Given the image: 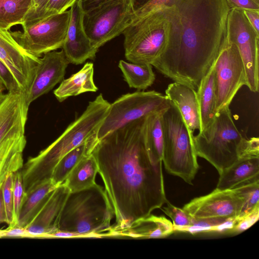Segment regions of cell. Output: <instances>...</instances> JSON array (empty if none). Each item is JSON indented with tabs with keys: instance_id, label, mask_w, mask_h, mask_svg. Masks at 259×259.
<instances>
[{
	"instance_id": "obj_19",
	"label": "cell",
	"mask_w": 259,
	"mask_h": 259,
	"mask_svg": "<svg viewBox=\"0 0 259 259\" xmlns=\"http://www.w3.org/2000/svg\"><path fill=\"white\" fill-rule=\"evenodd\" d=\"M165 96L179 110L190 134L201 130L199 110L196 92L193 89L181 83L174 82L168 85Z\"/></svg>"
},
{
	"instance_id": "obj_21",
	"label": "cell",
	"mask_w": 259,
	"mask_h": 259,
	"mask_svg": "<svg viewBox=\"0 0 259 259\" xmlns=\"http://www.w3.org/2000/svg\"><path fill=\"white\" fill-rule=\"evenodd\" d=\"M259 179V155L241 157L220 174L216 188L230 189Z\"/></svg>"
},
{
	"instance_id": "obj_46",
	"label": "cell",
	"mask_w": 259,
	"mask_h": 259,
	"mask_svg": "<svg viewBox=\"0 0 259 259\" xmlns=\"http://www.w3.org/2000/svg\"><path fill=\"white\" fill-rule=\"evenodd\" d=\"M150 0H132L134 11L137 10Z\"/></svg>"
},
{
	"instance_id": "obj_28",
	"label": "cell",
	"mask_w": 259,
	"mask_h": 259,
	"mask_svg": "<svg viewBox=\"0 0 259 259\" xmlns=\"http://www.w3.org/2000/svg\"><path fill=\"white\" fill-rule=\"evenodd\" d=\"M98 172L96 161L91 153L77 163L63 184L70 192L79 191L94 185Z\"/></svg>"
},
{
	"instance_id": "obj_34",
	"label": "cell",
	"mask_w": 259,
	"mask_h": 259,
	"mask_svg": "<svg viewBox=\"0 0 259 259\" xmlns=\"http://www.w3.org/2000/svg\"><path fill=\"white\" fill-rule=\"evenodd\" d=\"M13 196L14 218L17 225L20 210L27 196L20 170L13 174Z\"/></svg>"
},
{
	"instance_id": "obj_38",
	"label": "cell",
	"mask_w": 259,
	"mask_h": 259,
	"mask_svg": "<svg viewBox=\"0 0 259 259\" xmlns=\"http://www.w3.org/2000/svg\"><path fill=\"white\" fill-rule=\"evenodd\" d=\"M171 0H150L134 12L133 21L138 20L159 8L167 5Z\"/></svg>"
},
{
	"instance_id": "obj_22",
	"label": "cell",
	"mask_w": 259,
	"mask_h": 259,
	"mask_svg": "<svg viewBox=\"0 0 259 259\" xmlns=\"http://www.w3.org/2000/svg\"><path fill=\"white\" fill-rule=\"evenodd\" d=\"M94 65L86 63L77 72L63 79L54 94L60 102L71 96H76L86 92H96L98 88L94 81Z\"/></svg>"
},
{
	"instance_id": "obj_12",
	"label": "cell",
	"mask_w": 259,
	"mask_h": 259,
	"mask_svg": "<svg viewBox=\"0 0 259 259\" xmlns=\"http://www.w3.org/2000/svg\"><path fill=\"white\" fill-rule=\"evenodd\" d=\"M227 40L238 48L244 65L246 86L252 92L259 88V33L242 9L231 8L227 18Z\"/></svg>"
},
{
	"instance_id": "obj_26",
	"label": "cell",
	"mask_w": 259,
	"mask_h": 259,
	"mask_svg": "<svg viewBox=\"0 0 259 259\" xmlns=\"http://www.w3.org/2000/svg\"><path fill=\"white\" fill-rule=\"evenodd\" d=\"M163 112L151 114L146 116L145 122L144 140L146 147L151 160L155 164L161 162L163 157V131L162 115Z\"/></svg>"
},
{
	"instance_id": "obj_7",
	"label": "cell",
	"mask_w": 259,
	"mask_h": 259,
	"mask_svg": "<svg viewBox=\"0 0 259 259\" xmlns=\"http://www.w3.org/2000/svg\"><path fill=\"white\" fill-rule=\"evenodd\" d=\"M163 131L162 163L168 172L192 185L199 169L190 134L177 106L170 102V106L162 115Z\"/></svg>"
},
{
	"instance_id": "obj_39",
	"label": "cell",
	"mask_w": 259,
	"mask_h": 259,
	"mask_svg": "<svg viewBox=\"0 0 259 259\" xmlns=\"http://www.w3.org/2000/svg\"><path fill=\"white\" fill-rule=\"evenodd\" d=\"M77 0H49L44 17L62 13L70 8Z\"/></svg>"
},
{
	"instance_id": "obj_35",
	"label": "cell",
	"mask_w": 259,
	"mask_h": 259,
	"mask_svg": "<svg viewBox=\"0 0 259 259\" xmlns=\"http://www.w3.org/2000/svg\"><path fill=\"white\" fill-rule=\"evenodd\" d=\"M259 218V204L249 212L235 219L231 233H238L250 228Z\"/></svg>"
},
{
	"instance_id": "obj_16",
	"label": "cell",
	"mask_w": 259,
	"mask_h": 259,
	"mask_svg": "<svg viewBox=\"0 0 259 259\" xmlns=\"http://www.w3.org/2000/svg\"><path fill=\"white\" fill-rule=\"evenodd\" d=\"M70 11L69 25L62 48L69 63L79 65L88 59L94 60L99 50L92 46L85 32L81 1L77 0Z\"/></svg>"
},
{
	"instance_id": "obj_11",
	"label": "cell",
	"mask_w": 259,
	"mask_h": 259,
	"mask_svg": "<svg viewBox=\"0 0 259 259\" xmlns=\"http://www.w3.org/2000/svg\"><path fill=\"white\" fill-rule=\"evenodd\" d=\"M215 112L229 108L237 92L246 85L244 64L237 47L227 39L214 63Z\"/></svg>"
},
{
	"instance_id": "obj_3",
	"label": "cell",
	"mask_w": 259,
	"mask_h": 259,
	"mask_svg": "<svg viewBox=\"0 0 259 259\" xmlns=\"http://www.w3.org/2000/svg\"><path fill=\"white\" fill-rule=\"evenodd\" d=\"M110 104L101 94L98 95L54 142L28 159L21 171L26 193L41 182L51 179L56 165L66 154L97 135Z\"/></svg>"
},
{
	"instance_id": "obj_6",
	"label": "cell",
	"mask_w": 259,
	"mask_h": 259,
	"mask_svg": "<svg viewBox=\"0 0 259 259\" xmlns=\"http://www.w3.org/2000/svg\"><path fill=\"white\" fill-rule=\"evenodd\" d=\"M175 14L172 5H165L129 25L122 33L126 60L152 65L168 43Z\"/></svg>"
},
{
	"instance_id": "obj_18",
	"label": "cell",
	"mask_w": 259,
	"mask_h": 259,
	"mask_svg": "<svg viewBox=\"0 0 259 259\" xmlns=\"http://www.w3.org/2000/svg\"><path fill=\"white\" fill-rule=\"evenodd\" d=\"M28 109L22 92H7L0 105V146L8 139L25 135Z\"/></svg>"
},
{
	"instance_id": "obj_30",
	"label": "cell",
	"mask_w": 259,
	"mask_h": 259,
	"mask_svg": "<svg viewBox=\"0 0 259 259\" xmlns=\"http://www.w3.org/2000/svg\"><path fill=\"white\" fill-rule=\"evenodd\" d=\"M32 0H0V27L10 30L22 25Z\"/></svg>"
},
{
	"instance_id": "obj_10",
	"label": "cell",
	"mask_w": 259,
	"mask_h": 259,
	"mask_svg": "<svg viewBox=\"0 0 259 259\" xmlns=\"http://www.w3.org/2000/svg\"><path fill=\"white\" fill-rule=\"evenodd\" d=\"M70 17L69 9L23 26L22 31L10 33L25 51L35 57H41L47 53L62 48Z\"/></svg>"
},
{
	"instance_id": "obj_15",
	"label": "cell",
	"mask_w": 259,
	"mask_h": 259,
	"mask_svg": "<svg viewBox=\"0 0 259 259\" xmlns=\"http://www.w3.org/2000/svg\"><path fill=\"white\" fill-rule=\"evenodd\" d=\"M40 57L25 51L10 31L0 27V59L12 72L22 93L28 89Z\"/></svg>"
},
{
	"instance_id": "obj_40",
	"label": "cell",
	"mask_w": 259,
	"mask_h": 259,
	"mask_svg": "<svg viewBox=\"0 0 259 259\" xmlns=\"http://www.w3.org/2000/svg\"><path fill=\"white\" fill-rule=\"evenodd\" d=\"M5 237L31 238L27 229L18 226L0 229V238Z\"/></svg>"
},
{
	"instance_id": "obj_41",
	"label": "cell",
	"mask_w": 259,
	"mask_h": 259,
	"mask_svg": "<svg viewBox=\"0 0 259 259\" xmlns=\"http://www.w3.org/2000/svg\"><path fill=\"white\" fill-rule=\"evenodd\" d=\"M231 8L259 11V3L253 0H227Z\"/></svg>"
},
{
	"instance_id": "obj_43",
	"label": "cell",
	"mask_w": 259,
	"mask_h": 259,
	"mask_svg": "<svg viewBox=\"0 0 259 259\" xmlns=\"http://www.w3.org/2000/svg\"><path fill=\"white\" fill-rule=\"evenodd\" d=\"M84 11L92 9L107 0H80Z\"/></svg>"
},
{
	"instance_id": "obj_14",
	"label": "cell",
	"mask_w": 259,
	"mask_h": 259,
	"mask_svg": "<svg viewBox=\"0 0 259 259\" xmlns=\"http://www.w3.org/2000/svg\"><path fill=\"white\" fill-rule=\"evenodd\" d=\"M69 63L63 50L49 52L39 58L31 82L27 90L22 93L27 107L63 80Z\"/></svg>"
},
{
	"instance_id": "obj_47",
	"label": "cell",
	"mask_w": 259,
	"mask_h": 259,
	"mask_svg": "<svg viewBox=\"0 0 259 259\" xmlns=\"http://www.w3.org/2000/svg\"><path fill=\"white\" fill-rule=\"evenodd\" d=\"M253 1L257 3H259V0H253Z\"/></svg>"
},
{
	"instance_id": "obj_45",
	"label": "cell",
	"mask_w": 259,
	"mask_h": 259,
	"mask_svg": "<svg viewBox=\"0 0 259 259\" xmlns=\"http://www.w3.org/2000/svg\"><path fill=\"white\" fill-rule=\"evenodd\" d=\"M6 91H7L6 88L3 82L0 79V105L2 103L6 97L7 92H6Z\"/></svg>"
},
{
	"instance_id": "obj_24",
	"label": "cell",
	"mask_w": 259,
	"mask_h": 259,
	"mask_svg": "<svg viewBox=\"0 0 259 259\" xmlns=\"http://www.w3.org/2000/svg\"><path fill=\"white\" fill-rule=\"evenodd\" d=\"M196 92L199 110L201 131L212 123L216 114L213 64L201 80Z\"/></svg>"
},
{
	"instance_id": "obj_33",
	"label": "cell",
	"mask_w": 259,
	"mask_h": 259,
	"mask_svg": "<svg viewBox=\"0 0 259 259\" xmlns=\"http://www.w3.org/2000/svg\"><path fill=\"white\" fill-rule=\"evenodd\" d=\"M237 188L245 199V206L241 216L249 212L259 204V179L242 184Z\"/></svg>"
},
{
	"instance_id": "obj_42",
	"label": "cell",
	"mask_w": 259,
	"mask_h": 259,
	"mask_svg": "<svg viewBox=\"0 0 259 259\" xmlns=\"http://www.w3.org/2000/svg\"><path fill=\"white\" fill-rule=\"evenodd\" d=\"M242 11L250 24L256 32L259 33V11L249 9Z\"/></svg>"
},
{
	"instance_id": "obj_27",
	"label": "cell",
	"mask_w": 259,
	"mask_h": 259,
	"mask_svg": "<svg viewBox=\"0 0 259 259\" xmlns=\"http://www.w3.org/2000/svg\"><path fill=\"white\" fill-rule=\"evenodd\" d=\"M97 135L66 154L56 165L51 180L56 186L63 184L77 163L85 156L90 154L97 142Z\"/></svg>"
},
{
	"instance_id": "obj_25",
	"label": "cell",
	"mask_w": 259,
	"mask_h": 259,
	"mask_svg": "<svg viewBox=\"0 0 259 259\" xmlns=\"http://www.w3.org/2000/svg\"><path fill=\"white\" fill-rule=\"evenodd\" d=\"M26 144L24 135L8 139L1 145L0 187L9 172H14L22 168L23 152Z\"/></svg>"
},
{
	"instance_id": "obj_5",
	"label": "cell",
	"mask_w": 259,
	"mask_h": 259,
	"mask_svg": "<svg viewBox=\"0 0 259 259\" xmlns=\"http://www.w3.org/2000/svg\"><path fill=\"white\" fill-rule=\"evenodd\" d=\"M114 211L102 187L93 186L70 192L60 213L57 230L75 237H105L111 229Z\"/></svg>"
},
{
	"instance_id": "obj_2",
	"label": "cell",
	"mask_w": 259,
	"mask_h": 259,
	"mask_svg": "<svg viewBox=\"0 0 259 259\" xmlns=\"http://www.w3.org/2000/svg\"><path fill=\"white\" fill-rule=\"evenodd\" d=\"M176 10L168 43L153 63L158 72L196 91L227 39V0H171Z\"/></svg>"
},
{
	"instance_id": "obj_36",
	"label": "cell",
	"mask_w": 259,
	"mask_h": 259,
	"mask_svg": "<svg viewBox=\"0 0 259 259\" xmlns=\"http://www.w3.org/2000/svg\"><path fill=\"white\" fill-rule=\"evenodd\" d=\"M49 0H32L22 26L32 24L44 18L46 8Z\"/></svg>"
},
{
	"instance_id": "obj_23",
	"label": "cell",
	"mask_w": 259,
	"mask_h": 259,
	"mask_svg": "<svg viewBox=\"0 0 259 259\" xmlns=\"http://www.w3.org/2000/svg\"><path fill=\"white\" fill-rule=\"evenodd\" d=\"M57 187L51 179L41 182L28 192L16 226L26 228Z\"/></svg>"
},
{
	"instance_id": "obj_31",
	"label": "cell",
	"mask_w": 259,
	"mask_h": 259,
	"mask_svg": "<svg viewBox=\"0 0 259 259\" xmlns=\"http://www.w3.org/2000/svg\"><path fill=\"white\" fill-rule=\"evenodd\" d=\"M165 203L166 206L160 208L172 220L174 231L185 232L192 224L193 219L183 208L174 206L168 200Z\"/></svg>"
},
{
	"instance_id": "obj_20",
	"label": "cell",
	"mask_w": 259,
	"mask_h": 259,
	"mask_svg": "<svg viewBox=\"0 0 259 259\" xmlns=\"http://www.w3.org/2000/svg\"><path fill=\"white\" fill-rule=\"evenodd\" d=\"M174 226L163 216L150 214L135 221L123 229L110 231L105 236L130 237L143 238H161L174 232Z\"/></svg>"
},
{
	"instance_id": "obj_37",
	"label": "cell",
	"mask_w": 259,
	"mask_h": 259,
	"mask_svg": "<svg viewBox=\"0 0 259 259\" xmlns=\"http://www.w3.org/2000/svg\"><path fill=\"white\" fill-rule=\"evenodd\" d=\"M0 79L8 93L21 92L19 85L12 72L1 59Z\"/></svg>"
},
{
	"instance_id": "obj_4",
	"label": "cell",
	"mask_w": 259,
	"mask_h": 259,
	"mask_svg": "<svg viewBox=\"0 0 259 259\" xmlns=\"http://www.w3.org/2000/svg\"><path fill=\"white\" fill-rule=\"evenodd\" d=\"M193 143L197 155L210 163L219 174L242 157L259 155L258 138L242 135L229 108L217 112L212 123L193 136Z\"/></svg>"
},
{
	"instance_id": "obj_29",
	"label": "cell",
	"mask_w": 259,
	"mask_h": 259,
	"mask_svg": "<svg viewBox=\"0 0 259 259\" xmlns=\"http://www.w3.org/2000/svg\"><path fill=\"white\" fill-rule=\"evenodd\" d=\"M118 67L124 80L131 88L145 90L154 82L155 76L151 64H142L120 60Z\"/></svg>"
},
{
	"instance_id": "obj_8",
	"label": "cell",
	"mask_w": 259,
	"mask_h": 259,
	"mask_svg": "<svg viewBox=\"0 0 259 259\" xmlns=\"http://www.w3.org/2000/svg\"><path fill=\"white\" fill-rule=\"evenodd\" d=\"M132 0H107L84 12L83 25L92 46L99 49L122 33L133 21Z\"/></svg>"
},
{
	"instance_id": "obj_32",
	"label": "cell",
	"mask_w": 259,
	"mask_h": 259,
	"mask_svg": "<svg viewBox=\"0 0 259 259\" xmlns=\"http://www.w3.org/2000/svg\"><path fill=\"white\" fill-rule=\"evenodd\" d=\"M13 172H10L7 175L2 186L3 197L8 220L7 224L10 227L16 226L14 218L13 196Z\"/></svg>"
},
{
	"instance_id": "obj_9",
	"label": "cell",
	"mask_w": 259,
	"mask_h": 259,
	"mask_svg": "<svg viewBox=\"0 0 259 259\" xmlns=\"http://www.w3.org/2000/svg\"><path fill=\"white\" fill-rule=\"evenodd\" d=\"M170 105L165 95L155 91L123 95L110 104L108 114L98 131L97 138L101 139L131 122L163 112Z\"/></svg>"
},
{
	"instance_id": "obj_44",
	"label": "cell",
	"mask_w": 259,
	"mask_h": 259,
	"mask_svg": "<svg viewBox=\"0 0 259 259\" xmlns=\"http://www.w3.org/2000/svg\"><path fill=\"white\" fill-rule=\"evenodd\" d=\"M8 223L6 211L3 197L2 187H0V225Z\"/></svg>"
},
{
	"instance_id": "obj_13",
	"label": "cell",
	"mask_w": 259,
	"mask_h": 259,
	"mask_svg": "<svg viewBox=\"0 0 259 259\" xmlns=\"http://www.w3.org/2000/svg\"><path fill=\"white\" fill-rule=\"evenodd\" d=\"M245 204L237 187L215 188L210 193L196 197L183 208L195 221L234 220L241 215Z\"/></svg>"
},
{
	"instance_id": "obj_17",
	"label": "cell",
	"mask_w": 259,
	"mask_h": 259,
	"mask_svg": "<svg viewBox=\"0 0 259 259\" xmlns=\"http://www.w3.org/2000/svg\"><path fill=\"white\" fill-rule=\"evenodd\" d=\"M70 190L63 184L57 186L26 228L32 238H47L57 230L58 218Z\"/></svg>"
},
{
	"instance_id": "obj_1",
	"label": "cell",
	"mask_w": 259,
	"mask_h": 259,
	"mask_svg": "<svg viewBox=\"0 0 259 259\" xmlns=\"http://www.w3.org/2000/svg\"><path fill=\"white\" fill-rule=\"evenodd\" d=\"M146 117L98 139L91 152L114 211L110 231L127 227L167 200L162 161L153 163L146 147Z\"/></svg>"
}]
</instances>
